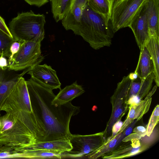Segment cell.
I'll return each instance as SVG.
<instances>
[{
	"instance_id": "6da1fadb",
	"label": "cell",
	"mask_w": 159,
	"mask_h": 159,
	"mask_svg": "<svg viewBox=\"0 0 159 159\" xmlns=\"http://www.w3.org/2000/svg\"><path fill=\"white\" fill-rule=\"evenodd\" d=\"M26 81L34 112L45 131L42 141L68 139L71 134L69 130L71 118L80 112V107L74 106L71 102L61 105L52 104L56 96L52 90L31 78Z\"/></svg>"
},
{
	"instance_id": "7a4b0ae2",
	"label": "cell",
	"mask_w": 159,
	"mask_h": 159,
	"mask_svg": "<svg viewBox=\"0 0 159 159\" xmlns=\"http://www.w3.org/2000/svg\"><path fill=\"white\" fill-rule=\"evenodd\" d=\"M1 110L10 114L30 131L36 142L43 141L45 131L34 112L26 81L21 77L3 103Z\"/></svg>"
},
{
	"instance_id": "3957f363",
	"label": "cell",
	"mask_w": 159,
	"mask_h": 159,
	"mask_svg": "<svg viewBox=\"0 0 159 159\" xmlns=\"http://www.w3.org/2000/svg\"><path fill=\"white\" fill-rule=\"evenodd\" d=\"M73 32L81 36L95 50L110 46L115 33L110 22L93 11L87 4L79 24Z\"/></svg>"
},
{
	"instance_id": "277c9868",
	"label": "cell",
	"mask_w": 159,
	"mask_h": 159,
	"mask_svg": "<svg viewBox=\"0 0 159 159\" xmlns=\"http://www.w3.org/2000/svg\"><path fill=\"white\" fill-rule=\"evenodd\" d=\"M43 14H35L32 11L18 13L9 24L8 28L16 41L41 42L44 38Z\"/></svg>"
},
{
	"instance_id": "5b68a950",
	"label": "cell",
	"mask_w": 159,
	"mask_h": 159,
	"mask_svg": "<svg viewBox=\"0 0 159 159\" xmlns=\"http://www.w3.org/2000/svg\"><path fill=\"white\" fill-rule=\"evenodd\" d=\"M0 144L25 149L36 142L29 129L17 119L6 113L0 116Z\"/></svg>"
},
{
	"instance_id": "8992f818",
	"label": "cell",
	"mask_w": 159,
	"mask_h": 159,
	"mask_svg": "<svg viewBox=\"0 0 159 159\" xmlns=\"http://www.w3.org/2000/svg\"><path fill=\"white\" fill-rule=\"evenodd\" d=\"M132 80L128 75L124 76L119 82L110 99L112 111L110 117L104 130L106 138L111 133L114 124L121 120L129 110L128 94Z\"/></svg>"
},
{
	"instance_id": "52a82bcc",
	"label": "cell",
	"mask_w": 159,
	"mask_h": 159,
	"mask_svg": "<svg viewBox=\"0 0 159 159\" xmlns=\"http://www.w3.org/2000/svg\"><path fill=\"white\" fill-rule=\"evenodd\" d=\"M72 148L61 154L62 158H81L98 149L106 142L105 131L86 135L72 134L68 138Z\"/></svg>"
},
{
	"instance_id": "ba28073f",
	"label": "cell",
	"mask_w": 159,
	"mask_h": 159,
	"mask_svg": "<svg viewBox=\"0 0 159 159\" xmlns=\"http://www.w3.org/2000/svg\"><path fill=\"white\" fill-rule=\"evenodd\" d=\"M135 133L131 134L125 137L115 148L102 156L103 159H122L134 156L144 151L156 141L153 136L144 139Z\"/></svg>"
},
{
	"instance_id": "9c48e42d",
	"label": "cell",
	"mask_w": 159,
	"mask_h": 159,
	"mask_svg": "<svg viewBox=\"0 0 159 159\" xmlns=\"http://www.w3.org/2000/svg\"><path fill=\"white\" fill-rule=\"evenodd\" d=\"M8 63V69L15 71L31 68L44 59L41 54V42H25Z\"/></svg>"
},
{
	"instance_id": "30bf717a",
	"label": "cell",
	"mask_w": 159,
	"mask_h": 159,
	"mask_svg": "<svg viewBox=\"0 0 159 159\" xmlns=\"http://www.w3.org/2000/svg\"><path fill=\"white\" fill-rule=\"evenodd\" d=\"M146 0H114L110 22L115 32L129 27L134 17Z\"/></svg>"
},
{
	"instance_id": "8fae6325",
	"label": "cell",
	"mask_w": 159,
	"mask_h": 159,
	"mask_svg": "<svg viewBox=\"0 0 159 159\" xmlns=\"http://www.w3.org/2000/svg\"><path fill=\"white\" fill-rule=\"evenodd\" d=\"M31 78L39 85L51 90L61 89V84L56 71L50 66L45 64L37 65L27 72Z\"/></svg>"
},
{
	"instance_id": "7c38bea8",
	"label": "cell",
	"mask_w": 159,
	"mask_h": 159,
	"mask_svg": "<svg viewBox=\"0 0 159 159\" xmlns=\"http://www.w3.org/2000/svg\"><path fill=\"white\" fill-rule=\"evenodd\" d=\"M145 2L137 12L129 27L133 32L140 50L150 38Z\"/></svg>"
},
{
	"instance_id": "4fadbf2b",
	"label": "cell",
	"mask_w": 159,
	"mask_h": 159,
	"mask_svg": "<svg viewBox=\"0 0 159 159\" xmlns=\"http://www.w3.org/2000/svg\"><path fill=\"white\" fill-rule=\"evenodd\" d=\"M157 87L155 85L144 99L139 103L129 106L128 115L119 132L124 131L134 120H140L148 111L152 102V96L156 91Z\"/></svg>"
},
{
	"instance_id": "5bb4252c",
	"label": "cell",
	"mask_w": 159,
	"mask_h": 159,
	"mask_svg": "<svg viewBox=\"0 0 159 159\" xmlns=\"http://www.w3.org/2000/svg\"><path fill=\"white\" fill-rule=\"evenodd\" d=\"M30 69H25L18 74L8 68L6 70L0 69V114L2 104L11 90L20 78Z\"/></svg>"
},
{
	"instance_id": "9a60e30c",
	"label": "cell",
	"mask_w": 159,
	"mask_h": 159,
	"mask_svg": "<svg viewBox=\"0 0 159 159\" xmlns=\"http://www.w3.org/2000/svg\"><path fill=\"white\" fill-rule=\"evenodd\" d=\"M87 0H75L70 9L61 20L64 28L73 31L79 24Z\"/></svg>"
},
{
	"instance_id": "2e32d148",
	"label": "cell",
	"mask_w": 159,
	"mask_h": 159,
	"mask_svg": "<svg viewBox=\"0 0 159 159\" xmlns=\"http://www.w3.org/2000/svg\"><path fill=\"white\" fill-rule=\"evenodd\" d=\"M145 3L150 37L159 38V0H146Z\"/></svg>"
},
{
	"instance_id": "e0dca14e",
	"label": "cell",
	"mask_w": 159,
	"mask_h": 159,
	"mask_svg": "<svg viewBox=\"0 0 159 159\" xmlns=\"http://www.w3.org/2000/svg\"><path fill=\"white\" fill-rule=\"evenodd\" d=\"M72 148L69 139L62 138L50 141L35 142L25 148L43 150L62 153L70 151Z\"/></svg>"
},
{
	"instance_id": "ac0fdd59",
	"label": "cell",
	"mask_w": 159,
	"mask_h": 159,
	"mask_svg": "<svg viewBox=\"0 0 159 159\" xmlns=\"http://www.w3.org/2000/svg\"><path fill=\"white\" fill-rule=\"evenodd\" d=\"M84 92L82 86L79 85L76 81L71 85L61 89L52 100V103L53 104L63 105L71 102L75 98L81 95Z\"/></svg>"
},
{
	"instance_id": "d6986e66",
	"label": "cell",
	"mask_w": 159,
	"mask_h": 159,
	"mask_svg": "<svg viewBox=\"0 0 159 159\" xmlns=\"http://www.w3.org/2000/svg\"><path fill=\"white\" fill-rule=\"evenodd\" d=\"M128 135L124 130L122 132H119L113 137L110 136L107 137L102 145L96 150L86 155L84 157L96 159L102 157L115 148L122 142L123 139Z\"/></svg>"
},
{
	"instance_id": "ffe728a7",
	"label": "cell",
	"mask_w": 159,
	"mask_h": 159,
	"mask_svg": "<svg viewBox=\"0 0 159 159\" xmlns=\"http://www.w3.org/2000/svg\"><path fill=\"white\" fill-rule=\"evenodd\" d=\"M134 72L136 73L140 79H144L154 72L153 62L146 47L144 45L140 50L139 58Z\"/></svg>"
},
{
	"instance_id": "44dd1931",
	"label": "cell",
	"mask_w": 159,
	"mask_h": 159,
	"mask_svg": "<svg viewBox=\"0 0 159 159\" xmlns=\"http://www.w3.org/2000/svg\"><path fill=\"white\" fill-rule=\"evenodd\" d=\"M147 47L152 58L154 66V81L159 86V38L151 37L145 45Z\"/></svg>"
},
{
	"instance_id": "7402d4cb",
	"label": "cell",
	"mask_w": 159,
	"mask_h": 159,
	"mask_svg": "<svg viewBox=\"0 0 159 159\" xmlns=\"http://www.w3.org/2000/svg\"><path fill=\"white\" fill-rule=\"evenodd\" d=\"M114 0H87V5L93 11L103 16L110 22L111 11Z\"/></svg>"
},
{
	"instance_id": "603a6c76",
	"label": "cell",
	"mask_w": 159,
	"mask_h": 159,
	"mask_svg": "<svg viewBox=\"0 0 159 159\" xmlns=\"http://www.w3.org/2000/svg\"><path fill=\"white\" fill-rule=\"evenodd\" d=\"M53 18L57 22L61 20L70 9L75 0H49Z\"/></svg>"
},
{
	"instance_id": "cb8c5ba5",
	"label": "cell",
	"mask_w": 159,
	"mask_h": 159,
	"mask_svg": "<svg viewBox=\"0 0 159 159\" xmlns=\"http://www.w3.org/2000/svg\"><path fill=\"white\" fill-rule=\"evenodd\" d=\"M154 79L155 75L153 72L145 78L142 79L139 90L137 95L128 99L129 106L139 103L146 96L151 89Z\"/></svg>"
},
{
	"instance_id": "d4e9b609",
	"label": "cell",
	"mask_w": 159,
	"mask_h": 159,
	"mask_svg": "<svg viewBox=\"0 0 159 159\" xmlns=\"http://www.w3.org/2000/svg\"><path fill=\"white\" fill-rule=\"evenodd\" d=\"M61 154L48 151L25 148L21 150V158L61 159Z\"/></svg>"
},
{
	"instance_id": "484cf974",
	"label": "cell",
	"mask_w": 159,
	"mask_h": 159,
	"mask_svg": "<svg viewBox=\"0 0 159 159\" xmlns=\"http://www.w3.org/2000/svg\"><path fill=\"white\" fill-rule=\"evenodd\" d=\"M16 41L0 29V56L9 58V49L11 43Z\"/></svg>"
},
{
	"instance_id": "4316f807",
	"label": "cell",
	"mask_w": 159,
	"mask_h": 159,
	"mask_svg": "<svg viewBox=\"0 0 159 159\" xmlns=\"http://www.w3.org/2000/svg\"><path fill=\"white\" fill-rule=\"evenodd\" d=\"M21 158L20 152L16 148L0 144V158Z\"/></svg>"
},
{
	"instance_id": "83f0119b",
	"label": "cell",
	"mask_w": 159,
	"mask_h": 159,
	"mask_svg": "<svg viewBox=\"0 0 159 159\" xmlns=\"http://www.w3.org/2000/svg\"><path fill=\"white\" fill-rule=\"evenodd\" d=\"M159 120V105H157L154 108L146 127V136L150 137L152 134Z\"/></svg>"
},
{
	"instance_id": "f1b7e54d",
	"label": "cell",
	"mask_w": 159,
	"mask_h": 159,
	"mask_svg": "<svg viewBox=\"0 0 159 159\" xmlns=\"http://www.w3.org/2000/svg\"><path fill=\"white\" fill-rule=\"evenodd\" d=\"M20 45L21 43L17 41H15L11 43L9 49L10 55L8 60V63L11 61L13 56L18 52Z\"/></svg>"
},
{
	"instance_id": "f546056e",
	"label": "cell",
	"mask_w": 159,
	"mask_h": 159,
	"mask_svg": "<svg viewBox=\"0 0 159 159\" xmlns=\"http://www.w3.org/2000/svg\"><path fill=\"white\" fill-rule=\"evenodd\" d=\"M132 132L141 138L145 137L146 135V128L143 126H138L134 128Z\"/></svg>"
},
{
	"instance_id": "4dcf8cb0",
	"label": "cell",
	"mask_w": 159,
	"mask_h": 159,
	"mask_svg": "<svg viewBox=\"0 0 159 159\" xmlns=\"http://www.w3.org/2000/svg\"><path fill=\"white\" fill-rule=\"evenodd\" d=\"M123 122L120 120L116 122L113 125L111 133L112 134L111 136L113 137L116 135L119 132L122 127Z\"/></svg>"
},
{
	"instance_id": "1f68e13d",
	"label": "cell",
	"mask_w": 159,
	"mask_h": 159,
	"mask_svg": "<svg viewBox=\"0 0 159 159\" xmlns=\"http://www.w3.org/2000/svg\"><path fill=\"white\" fill-rule=\"evenodd\" d=\"M31 5H35L40 7L48 2L49 0H24Z\"/></svg>"
},
{
	"instance_id": "d6a6232c",
	"label": "cell",
	"mask_w": 159,
	"mask_h": 159,
	"mask_svg": "<svg viewBox=\"0 0 159 159\" xmlns=\"http://www.w3.org/2000/svg\"><path fill=\"white\" fill-rule=\"evenodd\" d=\"M0 29L7 34L9 36L13 38L9 29L6 25L3 19L0 16Z\"/></svg>"
},
{
	"instance_id": "836d02e7",
	"label": "cell",
	"mask_w": 159,
	"mask_h": 159,
	"mask_svg": "<svg viewBox=\"0 0 159 159\" xmlns=\"http://www.w3.org/2000/svg\"><path fill=\"white\" fill-rule=\"evenodd\" d=\"M8 60L6 57L0 56V69L6 70L8 68Z\"/></svg>"
},
{
	"instance_id": "e575fe53",
	"label": "cell",
	"mask_w": 159,
	"mask_h": 159,
	"mask_svg": "<svg viewBox=\"0 0 159 159\" xmlns=\"http://www.w3.org/2000/svg\"><path fill=\"white\" fill-rule=\"evenodd\" d=\"M128 76L129 78L132 81L136 80L138 77L137 74L134 72L130 73Z\"/></svg>"
},
{
	"instance_id": "d590c367",
	"label": "cell",
	"mask_w": 159,
	"mask_h": 159,
	"mask_svg": "<svg viewBox=\"0 0 159 159\" xmlns=\"http://www.w3.org/2000/svg\"><path fill=\"white\" fill-rule=\"evenodd\" d=\"M1 116V114H0V116Z\"/></svg>"
}]
</instances>
